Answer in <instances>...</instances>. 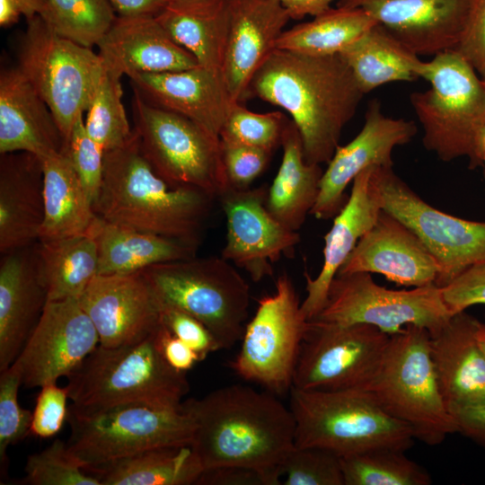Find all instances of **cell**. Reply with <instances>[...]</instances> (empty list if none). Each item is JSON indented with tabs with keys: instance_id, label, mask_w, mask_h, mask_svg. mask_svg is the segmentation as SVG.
I'll list each match as a JSON object with an SVG mask.
<instances>
[{
	"instance_id": "cell-1",
	"label": "cell",
	"mask_w": 485,
	"mask_h": 485,
	"mask_svg": "<svg viewBox=\"0 0 485 485\" xmlns=\"http://www.w3.org/2000/svg\"><path fill=\"white\" fill-rule=\"evenodd\" d=\"M181 407L194 421L191 446L203 471L248 468L267 485L281 483L282 463L295 445V421L275 394L231 384Z\"/></svg>"
},
{
	"instance_id": "cell-2",
	"label": "cell",
	"mask_w": 485,
	"mask_h": 485,
	"mask_svg": "<svg viewBox=\"0 0 485 485\" xmlns=\"http://www.w3.org/2000/svg\"><path fill=\"white\" fill-rule=\"evenodd\" d=\"M250 97L287 111L305 160L328 163L364 93L340 54L313 57L275 49L254 75Z\"/></svg>"
},
{
	"instance_id": "cell-3",
	"label": "cell",
	"mask_w": 485,
	"mask_h": 485,
	"mask_svg": "<svg viewBox=\"0 0 485 485\" xmlns=\"http://www.w3.org/2000/svg\"><path fill=\"white\" fill-rule=\"evenodd\" d=\"M216 198L193 187L172 186L144 156L137 134L104 152L103 176L93 206L96 216L199 246Z\"/></svg>"
},
{
	"instance_id": "cell-4",
	"label": "cell",
	"mask_w": 485,
	"mask_h": 485,
	"mask_svg": "<svg viewBox=\"0 0 485 485\" xmlns=\"http://www.w3.org/2000/svg\"><path fill=\"white\" fill-rule=\"evenodd\" d=\"M159 327L137 342L113 348L99 345L66 376L71 405L94 410L147 401L180 409L190 384L184 372L175 370L164 359L158 341Z\"/></svg>"
},
{
	"instance_id": "cell-5",
	"label": "cell",
	"mask_w": 485,
	"mask_h": 485,
	"mask_svg": "<svg viewBox=\"0 0 485 485\" xmlns=\"http://www.w3.org/2000/svg\"><path fill=\"white\" fill-rule=\"evenodd\" d=\"M388 415L408 426L415 439L437 445L458 433L436 380L429 332L407 325L392 334L383 357L362 389Z\"/></svg>"
},
{
	"instance_id": "cell-6",
	"label": "cell",
	"mask_w": 485,
	"mask_h": 485,
	"mask_svg": "<svg viewBox=\"0 0 485 485\" xmlns=\"http://www.w3.org/2000/svg\"><path fill=\"white\" fill-rule=\"evenodd\" d=\"M288 406L297 446L319 447L341 457L381 447L407 451L415 439L408 426L384 411L364 390L292 387Z\"/></svg>"
},
{
	"instance_id": "cell-7",
	"label": "cell",
	"mask_w": 485,
	"mask_h": 485,
	"mask_svg": "<svg viewBox=\"0 0 485 485\" xmlns=\"http://www.w3.org/2000/svg\"><path fill=\"white\" fill-rule=\"evenodd\" d=\"M162 308L185 312L204 323L221 349L242 340L251 302L250 287L222 256L191 257L141 271Z\"/></svg>"
},
{
	"instance_id": "cell-8",
	"label": "cell",
	"mask_w": 485,
	"mask_h": 485,
	"mask_svg": "<svg viewBox=\"0 0 485 485\" xmlns=\"http://www.w3.org/2000/svg\"><path fill=\"white\" fill-rule=\"evenodd\" d=\"M420 78L430 87L410 101L425 148L444 162L470 158L485 124V82L454 49L423 61Z\"/></svg>"
},
{
	"instance_id": "cell-9",
	"label": "cell",
	"mask_w": 485,
	"mask_h": 485,
	"mask_svg": "<svg viewBox=\"0 0 485 485\" xmlns=\"http://www.w3.org/2000/svg\"><path fill=\"white\" fill-rule=\"evenodd\" d=\"M66 442L82 467L103 463L154 447L191 445L195 424L181 407L147 401L119 403L94 410L68 407Z\"/></svg>"
},
{
	"instance_id": "cell-10",
	"label": "cell",
	"mask_w": 485,
	"mask_h": 485,
	"mask_svg": "<svg viewBox=\"0 0 485 485\" xmlns=\"http://www.w3.org/2000/svg\"><path fill=\"white\" fill-rule=\"evenodd\" d=\"M17 57V67L47 103L67 142L103 75L100 56L57 35L36 15L27 20Z\"/></svg>"
},
{
	"instance_id": "cell-11",
	"label": "cell",
	"mask_w": 485,
	"mask_h": 485,
	"mask_svg": "<svg viewBox=\"0 0 485 485\" xmlns=\"http://www.w3.org/2000/svg\"><path fill=\"white\" fill-rule=\"evenodd\" d=\"M131 108L142 153L166 182L199 189L216 199L230 188L219 137L181 115L146 102L136 93Z\"/></svg>"
},
{
	"instance_id": "cell-12",
	"label": "cell",
	"mask_w": 485,
	"mask_h": 485,
	"mask_svg": "<svg viewBox=\"0 0 485 485\" xmlns=\"http://www.w3.org/2000/svg\"><path fill=\"white\" fill-rule=\"evenodd\" d=\"M307 327L294 283L284 272L275 292L259 300L229 366L243 380L273 394L289 392Z\"/></svg>"
},
{
	"instance_id": "cell-13",
	"label": "cell",
	"mask_w": 485,
	"mask_h": 485,
	"mask_svg": "<svg viewBox=\"0 0 485 485\" xmlns=\"http://www.w3.org/2000/svg\"><path fill=\"white\" fill-rule=\"evenodd\" d=\"M453 315L436 284L393 290L376 284L370 273L357 272L335 276L322 309L313 320L340 325L365 323L392 335L410 324L432 333Z\"/></svg>"
},
{
	"instance_id": "cell-14",
	"label": "cell",
	"mask_w": 485,
	"mask_h": 485,
	"mask_svg": "<svg viewBox=\"0 0 485 485\" xmlns=\"http://www.w3.org/2000/svg\"><path fill=\"white\" fill-rule=\"evenodd\" d=\"M375 174L383 209L410 228L436 260L437 287H445L469 268L485 261V222L457 217L428 204L392 166H376Z\"/></svg>"
},
{
	"instance_id": "cell-15",
	"label": "cell",
	"mask_w": 485,
	"mask_h": 485,
	"mask_svg": "<svg viewBox=\"0 0 485 485\" xmlns=\"http://www.w3.org/2000/svg\"><path fill=\"white\" fill-rule=\"evenodd\" d=\"M391 335L365 323L308 321L293 386L302 390H362L376 369Z\"/></svg>"
},
{
	"instance_id": "cell-16",
	"label": "cell",
	"mask_w": 485,
	"mask_h": 485,
	"mask_svg": "<svg viewBox=\"0 0 485 485\" xmlns=\"http://www.w3.org/2000/svg\"><path fill=\"white\" fill-rule=\"evenodd\" d=\"M100 344L79 298L48 301L16 363L22 385L41 387L69 375Z\"/></svg>"
},
{
	"instance_id": "cell-17",
	"label": "cell",
	"mask_w": 485,
	"mask_h": 485,
	"mask_svg": "<svg viewBox=\"0 0 485 485\" xmlns=\"http://www.w3.org/2000/svg\"><path fill=\"white\" fill-rule=\"evenodd\" d=\"M268 190L230 187L218 198L226 220L221 256L244 269L254 282L273 275V263L294 256L298 232L284 227L266 206Z\"/></svg>"
},
{
	"instance_id": "cell-18",
	"label": "cell",
	"mask_w": 485,
	"mask_h": 485,
	"mask_svg": "<svg viewBox=\"0 0 485 485\" xmlns=\"http://www.w3.org/2000/svg\"><path fill=\"white\" fill-rule=\"evenodd\" d=\"M417 131L414 121L386 116L381 103L372 101L361 130L349 143L338 146L323 171L311 214L322 220L334 217L348 200V184L368 167L393 166V149L410 142Z\"/></svg>"
},
{
	"instance_id": "cell-19",
	"label": "cell",
	"mask_w": 485,
	"mask_h": 485,
	"mask_svg": "<svg viewBox=\"0 0 485 485\" xmlns=\"http://www.w3.org/2000/svg\"><path fill=\"white\" fill-rule=\"evenodd\" d=\"M79 300L102 347L137 342L162 322L161 304L142 272L97 275Z\"/></svg>"
},
{
	"instance_id": "cell-20",
	"label": "cell",
	"mask_w": 485,
	"mask_h": 485,
	"mask_svg": "<svg viewBox=\"0 0 485 485\" xmlns=\"http://www.w3.org/2000/svg\"><path fill=\"white\" fill-rule=\"evenodd\" d=\"M471 0H338L361 9L416 55L434 57L454 49Z\"/></svg>"
},
{
	"instance_id": "cell-21",
	"label": "cell",
	"mask_w": 485,
	"mask_h": 485,
	"mask_svg": "<svg viewBox=\"0 0 485 485\" xmlns=\"http://www.w3.org/2000/svg\"><path fill=\"white\" fill-rule=\"evenodd\" d=\"M438 270L436 260L419 237L382 209L337 275L376 273L398 285L418 287L436 284Z\"/></svg>"
},
{
	"instance_id": "cell-22",
	"label": "cell",
	"mask_w": 485,
	"mask_h": 485,
	"mask_svg": "<svg viewBox=\"0 0 485 485\" xmlns=\"http://www.w3.org/2000/svg\"><path fill=\"white\" fill-rule=\"evenodd\" d=\"M229 29L222 77L233 102L250 97L251 80L291 19L276 0H228Z\"/></svg>"
},
{
	"instance_id": "cell-23",
	"label": "cell",
	"mask_w": 485,
	"mask_h": 485,
	"mask_svg": "<svg viewBox=\"0 0 485 485\" xmlns=\"http://www.w3.org/2000/svg\"><path fill=\"white\" fill-rule=\"evenodd\" d=\"M479 322L463 311L429 333L436 380L451 414L485 406V356L476 337Z\"/></svg>"
},
{
	"instance_id": "cell-24",
	"label": "cell",
	"mask_w": 485,
	"mask_h": 485,
	"mask_svg": "<svg viewBox=\"0 0 485 485\" xmlns=\"http://www.w3.org/2000/svg\"><path fill=\"white\" fill-rule=\"evenodd\" d=\"M97 47L104 69L120 78L199 66L153 15H119Z\"/></svg>"
},
{
	"instance_id": "cell-25",
	"label": "cell",
	"mask_w": 485,
	"mask_h": 485,
	"mask_svg": "<svg viewBox=\"0 0 485 485\" xmlns=\"http://www.w3.org/2000/svg\"><path fill=\"white\" fill-rule=\"evenodd\" d=\"M375 167L366 168L354 179L347 202L334 216L332 226L324 237L323 262L319 274L313 278L304 272L306 296L301 303V310L308 321L321 312L331 281L383 209Z\"/></svg>"
},
{
	"instance_id": "cell-26",
	"label": "cell",
	"mask_w": 485,
	"mask_h": 485,
	"mask_svg": "<svg viewBox=\"0 0 485 485\" xmlns=\"http://www.w3.org/2000/svg\"><path fill=\"white\" fill-rule=\"evenodd\" d=\"M134 93L146 102L181 115L219 137L234 103L223 78L198 66L163 73L128 76Z\"/></svg>"
},
{
	"instance_id": "cell-27",
	"label": "cell",
	"mask_w": 485,
	"mask_h": 485,
	"mask_svg": "<svg viewBox=\"0 0 485 485\" xmlns=\"http://www.w3.org/2000/svg\"><path fill=\"white\" fill-rule=\"evenodd\" d=\"M47 302L40 275L37 242L1 254L0 372L17 359Z\"/></svg>"
},
{
	"instance_id": "cell-28",
	"label": "cell",
	"mask_w": 485,
	"mask_h": 485,
	"mask_svg": "<svg viewBox=\"0 0 485 485\" xmlns=\"http://www.w3.org/2000/svg\"><path fill=\"white\" fill-rule=\"evenodd\" d=\"M66 140L47 103L15 67L0 73V154L27 152L44 159Z\"/></svg>"
},
{
	"instance_id": "cell-29",
	"label": "cell",
	"mask_w": 485,
	"mask_h": 485,
	"mask_svg": "<svg viewBox=\"0 0 485 485\" xmlns=\"http://www.w3.org/2000/svg\"><path fill=\"white\" fill-rule=\"evenodd\" d=\"M44 220L43 166L27 152L0 156V252L39 242Z\"/></svg>"
},
{
	"instance_id": "cell-30",
	"label": "cell",
	"mask_w": 485,
	"mask_h": 485,
	"mask_svg": "<svg viewBox=\"0 0 485 485\" xmlns=\"http://www.w3.org/2000/svg\"><path fill=\"white\" fill-rule=\"evenodd\" d=\"M155 18L200 66L222 77L229 29L228 0L167 1Z\"/></svg>"
},
{
	"instance_id": "cell-31",
	"label": "cell",
	"mask_w": 485,
	"mask_h": 485,
	"mask_svg": "<svg viewBox=\"0 0 485 485\" xmlns=\"http://www.w3.org/2000/svg\"><path fill=\"white\" fill-rule=\"evenodd\" d=\"M98 251V275H128L154 264L189 259L198 246L108 222L97 216L88 232Z\"/></svg>"
},
{
	"instance_id": "cell-32",
	"label": "cell",
	"mask_w": 485,
	"mask_h": 485,
	"mask_svg": "<svg viewBox=\"0 0 485 485\" xmlns=\"http://www.w3.org/2000/svg\"><path fill=\"white\" fill-rule=\"evenodd\" d=\"M279 169L268 190L266 206L284 227L298 232L316 202L323 173L320 164L305 160L295 125L287 119Z\"/></svg>"
},
{
	"instance_id": "cell-33",
	"label": "cell",
	"mask_w": 485,
	"mask_h": 485,
	"mask_svg": "<svg viewBox=\"0 0 485 485\" xmlns=\"http://www.w3.org/2000/svg\"><path fill=\"white\" fill-rule=\"evenodd\" d=\"M42 161L44 220L39 241L87 234L97 216L66 152Z\"/></svg>"
},
{
	"instance_id": "cell-34",
	"label": "cell",
	"mask_w": 485,
	"mask_h": 485,
	"mask_svg": "<svg viewBox=\"0 0 485 485\" xmlns=\"http://www.w3.org/2000/svg\"><path fill=\"white\" fill-rule=\"evenodd\" d=\"M83 469L101 485H190L203 472L191 445L150 448Z\"/></svg>"
},
{
	"instance_id": "cell-35",
	"label": "cell",
	"mask_w": 485,
	"mask_h": 485,
	"mask_svg": "<svg viewBox=\"0 0 485 485\" xmlns=\"http://www.w3.org/2000/svg\"><path fill=\"white\" fill-rule=\"evenodd\" d=\"M340 55L364 94L386 84L420 78L423 61L378 22Z\"/></svg>"
},
{
	"instance_id": "cell-36",
	"label": "cell",
	"mask_w": 485,
	"mask_h": 485,
	"mask_svg": "<svg viewBox=\"0 0 485 485\" xmlns=\"http://www.w3.org/2000/svg\"><path fill=\"white\" fill-rule=\"evenodd\" d=\"M37 254L48 301L80 298L94 277L99 260L96 242L89 234L39 241Z\"/></svg>"
},
{
	"instance_id": "cell-37",
	"label": "cell",
	"mask_w": 485,
	"mask_h": 485,
	"mask_svg": "<svg viewBox=\"0 0 485 485\" xmlns=\"http://www.w3.org/2000/svg\"><path fill=\"white\" fill-rule=\"evenodd\" d=\"M376 23L361 9L330 7L309 22L284 30L276 49L313 57L340 54Z\"/></svg>"
},
{
	"instance_id": "cell-38",
	"label": "cell",
	"mask_w": 485,
	"mask_h": 485,
	"mask_svg": "<svg viewBox=\"0 0 485 485\" xmlns=\"http://www.w3.org/2000/svg\"><path fill=\"white\" fill-rule=\"evenodd\" d=\"M404 452L381 447L341 456L344 485H430V474Z\"/></svg>"
},
{
	"instance_id": "cell-39",
	"label": "cell",
	"mask_w": 485,
	"mask_h": 485,
	"mask_svg": "<svg viewBox=\"0 0 485 485\" xmlns=\"http://www.w3.org/2000/svg\"><path fill=\"white\" fill-rule=\"evenodd\" d=\"M40 15L57 35L89 48L117 18L109 0H48Z\"/></svg>"
},
{
	"instance_id": "cell-40",
	"label": "cell",
	"mask_w": 485,
	"mask_h": 485,
	"mask_svg": "<svg viewBox=\"0 0 485 485\" xmlns=\"http://www.w3.org/2000/svg\"><path fill=\"white\" fill-rule=\"evenodd\" d=\"M86 112V131L104 152L123 146L132 137L122 102L120 77L105 69Z\"/></svg>"
},
{
	"instance_id": "cell-41",
	"label": "cell",
	"mask_w": 485,
	"mask_h": 485,
	"mask_svg": "<svg viewBox=\"0 0 485 485\" xmlns=\"http://www.w3.org/2000/svg\"><path fill=\"white\" fill-rule=\"evenodd\" d=\"M234 102L220 132L222 140L271 152L281 145L287 119L278 111L255 113Z\"/></svg>"
},
{
	"instance_id": "cell-42",
	"label": "cell",
	"mask_w": 485,
	"mask_h": 485,
	"mask_svg": "<svg viewBox=\"0 0 485 485\" xmlns=\"http://www.w3.org/2000/svg\"><path fill=\"white\" fill-rule=\"evenodd\" d=\"M23 484L101 485L71 454L66 442L56 439L42 451L28 456Z\"/></svg>"
},
{
	"instance_id": "cell-43",
	"label": "cell",
	"mask_w": 485,
	"mask_h": 485,
	"mask_svg": "<svg viewBox=\"0 0 485 485\" xmlns=\"http://www.w3.org/2000/svg\"><path fill=\"white\" fill-rule=\"evenodd\" d=\"M22 385L21 370L16 363L0 372V464L1 476L6 475L8 447L31 434L32 412L21 407L18 392Z\"/></svg>"
},
{
	"instance_id": "cell-44",
	"label": "cell",
	"mask_w": 485,
	"mask_h": 485,
	"mask_svg": "<svg viewBox=\"0 0 485 485\" xmlns=\"http://www.w3.org/2000/svg\"><path fill=\"white\" fill-rule=\"evenodd\" d=\"M282 484L344 485L340 457L319 447L295 446L282 463Z\"/></svg>"
},
{
	"instance_id": "cell-45",
	"label": "cell",
	"mask_w": 485,
	"mask_h": 485,
	"mask_svg": "<svg viewBox=\"0 0 485 485\" xmlns=\"http://www.w3.org/2000/svg\"><path fill=\"white\" fill-rule=\"evenodd\" d=\"M66 152L94 206L102 183L104 151L87 133L83 114L74 124Z\"/></svg>"
},
{
	"instance_id": "cell-46",
	"label": "cell",
	"mask_w": 485,
	"mask_h": 485,
	"mask_svg": "<svg viewBox=\"0 0 485 485\" xmlns=\"http://www.w3.org/2000/svg\"><path fill=\"white\" fill-rule=\"evenodd\" d=\"M221 141L222 159L229 186L250 188L267 167L271 152L231 141Z\"/></svg>"
},
{
	"instance_id": "cell-47",
	"label": "cell",
	"mask_w": 485,
	"mask_h": 485,
	"mask_svg": "<svg viewBox=\"0 0 485 485\" xmlns=\"http://www.w3.org/2000/svg\"><path fill=\"white\" fill-rule=\"evenodd\" d=\"M67 399L66 387H59L57 383L41 386L32 411L31 434L39 438L55 436L67 420Z\"/></svg>"
},
{
	"instance_id": "cell-48",
	"label": "cell",
	"mask_w": 485,
	"mask_h": 485,
	"mask_svg": "<svg viewBox=\"0 0 485 485\" xmlns=\"http://www.w3.org/2000/svg\"><path fill=\"white\" fill-rule=\"evenodd\" d=\"M163 324L177 338L191 348L201 360L221 347L213 333L194 316L181 310L162 308Z\"/></svg>"
},
{
	"instance_id": "cell-49",
	"label": "cell",
	"mask_w": 485,
	"mask_h": 485,
	"mask_svg": "<svg viewBox=\"0 0 485 485\" xmlns=\"http://www.w3.org/2000/svg\"><path fill=\"white\" fill-rule=\"evenodd\" d=\"M454 50L485 82V0H471L466 21Z\"/></svg>"
},
{
	"instance_id": "cell-50",
	"label": "cell",
	"mask_w": 485,
	"mask_h": 485,
	"mask_svg": "<svg viewBox=\"0 0 485 485\" xmlns=\"http://www.w3.org/2000/svg\"><path fill=\"white\" fill-rule=\"evenodd\" d=\"M441 288L444 301L454 314L485 304V261L469 268Z\"/></svg>"
},
{
	"instance_id": "cell-51",
	"label": "cell",
	"mask_w": 485,
	"mask_h": 485,
	"mask_svg": "<svg viewBox=\"0 0 485 485\" xmlns=\"http://www.w3.org/2000/svg\"><path fill=\"white\" fill-rule=\"evenodd\" d=\"M158 341L164 359L177 371L186 373L202 361L198 354L174 336L163 322L158 329Z\"/></svg>"
},
{
	"instance_id": "cell-52",
	"label": "cell",
	"mask_w": 485,
	"mask_h": 485,
	"mask_svg": "<svg viewBox=\"0 0 485 485\" xmlns=\"http://www.w3.org/2000/svg\"><path fill=\"white\" fill-rule=\"evenodd\" d=\"M199 485H267L257 471L241 467H219L203 471Z\"/></svg>"
},
{
	"instance_id": "cell-53",
	"label": "cell",
	"mask_w": 485,
	"mask_h": 485,
	"mask_svg": "<svg viewBox=\"0 0 485 485\" xmlns=\"http://www.w3.org/2000/svg\"><path fill=\"white\" fill-rule=\"evenodd\" d=\"M452 415L458 433L485 448V406L459 410Z\"/></svg>"
},
{
	"instance_id": "cell-54",
	"label": "cell",
	"mask_w": 485,
	"mask_h": 485,
	"mask_svg": "<svg viewBox=\"0 0 485 485\" xmlns=\"http://www.w3.org/2000/svg\"><path fill=\"white\" fill-rule=\"evenodd\" d=\"M48 0H0V25H13L23 15L31 19L41 14Z\"/></svg>"
},
{
	"instance_id": "cell-55",
	"label": "cell",
	"mask_w": 485,
	"mask_h": 485,
	"mask_svg": "<svg viewBox=\"0 0 485 485\" xmlns=\"http://www.w3.org/2000/svg\"><path fill=\"white\" fill-rule=\"evenodd\" d=\"M121 16H155L166 4V0H109Z\"/></svg>"
},
{
	"instance_id": "cell-56",
	"label": "cell",
	"mask_w": 485,
	"mask_h": 485,
	"mask_svg": "<svg viewBox=\"0 0 485 485\" xmlns=\"http://www.w3.org/2000/svg\"><path fill=\"white\" fill-rule=\"evenodd\" d=\"M290 15L291 19L299 20L304 16H315L331 7L338 0H276Z\"/></svg>"
},
{
	"instance_id": "cell-57",
	"label": "cell",
	"mask_w": 485,
	"mask_h": 485,
	"mask_svg": "<svg viewBox=\"0 0 485 485\" xmlns=\"http://www.w3.org/2000/svg\"><path fill=\"white\" fill-rule=\"evenodd\" d=\"M469 164L472 169L478 166L485 168V124L476 137L472 154L469 158Z\"/></svg>"
},
{
	"instance_id": "cell-58",
	"label": "cell",
	"mask_w": 485,
	"mask_h": 485,
	"mask_svg": "<svg viewBox=\"0 0 485 485\" xmlns=\"http://www.w3.org/2000/svg\"><path fill=\"white\" fill-rule=\"evenodd\" d=\"M478 343L485 356V322H479L476 331Z\"/></svg>"
},
{
	"instance_id": "cell-59",
	"label": "cell",
	"mask_w": 485,
	"mask_h": 485,
	"mask_svg": "<svg viewBox=\"0 0 485 485\" xmlns=\"http://www.w3.org/2000/svg\"><path fill=\"white\" fill-rule=\"evenodd\" d=\"M483 174H484V178H485V168H484V172H483Z\"/></svg>"
},
{
	"instance_id": "cell-60",
	"label": "cell",
	"mask_w": 485,
	"mask_h": 485,
	"mask_svg": "<svg viewBox=\"0 0 485 485\" xmlns=\"http://www.w3.org/2000/svg\"><path fill=\"white\" fill-rule=\"evenodd\" d=\"M166 1H174V0H166Z\"/></svg>"
}]
</instances>
